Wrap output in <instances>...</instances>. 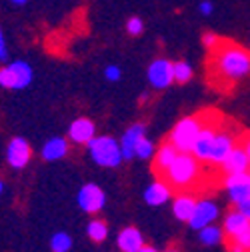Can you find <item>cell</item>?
<instances>
[{"label":"cell","instance_id":"obj_31","mask_svg":"<svg viewBox=\"0 0 250 252\" xmlns=\"http://www.w3.org/2000/svg\"><path fill=\"white\" fill-rule=\"evenodd\" d=\"M244 146L248 152V172H250V134H244Z\"/></svg>","mask_w":250,"mask_h":252},{"label":"cell","instance_id":"obj_3","mask_svg":"<svg viewBox=\"0 0 250 252\" xmlns=\"http://www.w3.org/2000/svg\"><path fill=\"white\" fill-rule=\"evenodd\" d=\"M204 118H206V112L204 114H192V116H184L182 120H178L174 124V128L168 136V140L180 150V152H192L194 148V142L202 130L204 126Z\"/></svg>","mask_w":250,"mask_h":252},{"label":"cell","instance_id":"obj_19","mask_svg":"<svg viewBox=\"0 0 250 252\" xmlns=\"http://www.w3.org/2000/svg\"><path fill=\"white\" fill-rule=\"evenodd\" d=\"M66 152H68V142L60 136H54L42 146V158L44 160H60L62 156H66Z\"/></svg>","mask_w":250,"mask_h":252},{"label":"cell","instance_id":"obj_13","mask_svg":"<svg viewBox=\"0 0 250 252\" xmlns=\"http://www.w3.org/2000/svg\"><path fill=\"white\" fill-rule=\"evenodd\" d=\"M94 136H96V126L90 118H76L68 128V138L76 144H88Z\"/></svg>","mask_w":250,"mask_h":252},{"label":"cell","instance_id":"obj_26","mask_svg":"<svg viewBox=\"0 0 250 252\" xmlns=\"http://www.w3.org/2000/svg\"><path fill=\"white\" fill-rule=\"evenodd\" d=\"M104 76H106V80H110V82H118L120 76H122V70H120L116 64H108V66L104 68Z\"/></svg>","mask_w":250,"mask_h":252},{"label":"cell","instance_id":"obj_25","mask_svg":"<svg viewBox=\"0 0 250 252\" xmlns=\"http://www.w3.org/2000/svg\"><path fill=\"white\" fill-rule=\"evenodd\" d=\"M134 154L138 156V158H150V156H154V146H152V142L146 140V136L140 138V142L136 144Z\"/></svg>","mask_w":250,"mask_h":252},{"label":"cell","instance_id":"obj_35","mask_svg":"<svg viewBox=\"0 0 250 252\" xmlns=\"http://www.w3.org/2000/svg\"><path fill=\"white\" fill-rule=\"evenodd\" d=\"M166 252H178V250H176V248H168Z\"/></svg>","mask_w":250,"mask_h":252},{"label":"cell","instance_id":"obj_9","mask_svg":"<svg viewBox=\"0 0 250 252\" xmlns=\"http://www.w3.org/2000/svg\"><path fill=\"white\" fill-rule=\"evenodd\" d=\"M224 186L228 190V196L234 204L250 198V172H236V174H228L224 178Z\"/></svg>","mask_w":250,"mask_h":252},{"label":"cell","instance_id":"obj_24","mask_svg":"<svg viewBox=\"0 0 250 252\" xmlns=\"http://www.w3.org/2000/svg\"><path fill=\"white\" fill-rule=\"evenodd\" d=\"M126 32L130 36H140L144 32V22H142L140 16H130L126 20Z\"/></svg>","mask_w":250,"mask_h":252},{"label":"cell","instance_id":"obj_36","mask_svg":"<svg viewBox=\"0 0 250 252\" xmlns=\"http://www.w3.org/2000/svg\"><path fill=\"white\" fill-rule=\"evenodd\" d=\"M2 188H4V184H2V180H0V192H2Z\"/></svg>","mask_w":250,"mask_h":252},{"label":"cell","instance_id":"obj_1","mask_svg":"<svg viewBox=\"0 0 250 252\" xmlns=\"http://www.w3.org/2000/svg\"><path fill=\"white\" fill-rule=\"evenodd\" d=\"M208 68L210 78L216 86L230 88L250 76V50L236 42L220 38V42L210 50Z\"/></svg>","mask_w":250,"mask_h":252},{"label":"cell","instance_id":"obj_6","mask_svg":"<svg viewBox=\"0 0 250 252\" xmlns=\"http://www.w3.org/2000/svg\"><path fill=\"white\" fill-rule=\"evenodd\" d=\"M32 66L26 60H12L0 66V86L6 90H22L32 82Z\"/></svg>","mask_w":250,"mask_h":252},{"label":"cell","instance_id":"obj_21","mask_svg":"<svg viewBox=\"0 0 250 252\" xmlns=\"http://www.w3.org/2000/svg\"><path fill=\"white\" fill-rule=\"evenodd\" d=\"M192 66L188 64L186 60H178V62H174V82H178V84H186L190 78H192Z\"/></svg>","mask_w":250,"mask_h":252},{"label":"cell","instance_id":"obj_29","mask_svg":"<svg viewBox=\"0 0 250 252\" xmlns=\"http://www.w3.org/2000/svg\"><path fill=\"white\" fill-rule=\"evenodd\" d=\"M198 12L202 16H210L214 12V4L210 2V0H200V2H198Z\"/></svg>","mask_w":250,"mask_h":252},{"label":"cell","instance_id":"obj_16","mask_svg":"<svg viewBox=\"0 0 250 252\" xmlns=\"http://www.w3.org/2000/svg\"><path fill=\"white\" fill-rule=\"evenodd\" d=\"M116 244H118V248L122 252H138L144 246V236H142V232L138 228L126 226L124 230H120Z\"/></svg>","mask_w":250,"mask_h":252},{"label":"cell","instance_id":"obj_23","mask_svg":"<svg viewBox=\"0 0 250 252\" xmlns=\"http://www.w3.org/2000/svg\"><path fill=\"white\" fill-rule=\"evenodd\" d=\"M50 248L52 252H68L72 248V238L66 232H56L50 238Z\"/></svg>","mask_w":250,"mask_h":252},{"label":"cell","instance_id":"obj_14","mask_svg":"<svg viewBox=\"0 0 250 252\" xmlns=\"http://www.w3.org/2000/svg\"><path fill=\"white\" fill-rule=\"evenodd\" d=\"M178 148L168 140V142H164L158 150L154 152V172H156V176H162L168 168H170V164L176 160V156H178Z\"/></svg>","mask_w":250,"mask_h":252},{"label":"cell","instance_id":"obj_33","mask_svg":"<svg viewBox=\"0 0 250 252\" xmlns=\"http://www.w3.org/2000/svg\"><path fill=\"white\" fill-rule=\"evenodd\" d=\"M138 252H158V250H156V248H152V246H146V244H144V246H142Z\"/></svg>","mask_w":250,"mask_h":252},{"label":"cell","instance_id":"obj_4","mask_svg":"<svg viewBox=\"0 0 250 252\" xmlns=\"http://www.w3.org/2000/svg\"><path fill=\"white\" fill-rule=\"evenodd\" d=\"M242 134L234 132L230 128V124H218L216 130H214V136H212V142H210V154H208L206 164L220 166L224 162V158L230 154V150L240 142V136Z\"/></svg>","mask_w":250,"mask_h":252},{"label":"cell","instance_id":"obj_34","mask_svg":"<svg viewBox=\"0 0 250 252\" xmlns=\"http://www.w3.org/2000/svg\"><path fill=\"white\" fill-rule=\"evenodd\" d=\"M10 2H12V4H16V6H22V4H26V2H28V0H10Z\"/></svg>","mask_w":250,"mask_h":252},{"label":"cell","instance_id":"obj_27","mask_svg":"<svg viewBox=\"0 0 250 252\" xmlns=\"http://www.w3.org/2000/svg\"><path fill=\"white\" fill-rule=\"evenodd\" d=\"M218 42H220V36H216L214 32H206V34H202V44H204L206 50H212Z\"/></svg>","mask_w":250,"mask_h":252},{"label":"cell","instance_id":"obj_8","mask_svg":"<svg viewBox=\"0 0 250 252\" xmlns=\"http://www.w3.org/2000/svg\"><path fill=\"white\" fill-rule=\"evenodd\" d=\"M106 194L102 192V188L96 184H84L78 192V206L88 212V214H96L104 208Z\"/></svg>","mask_w":250,"mask_h":252},{"label":"cell","instance_id":"obj_20","mask_svg":"<svg viewBox=\"0 0 250 252\" xmlns=\"http://www.w3.org/2000/svg\"><path fill=\"white\" fill-rule=\"evenodd\" d=\"M222 234H224V232L218 228V226H214V222H212V224L200 228L198 238H200L202 244H206V246H214V244H218V242L222 240Z\"/></svg>","mask_w":250,"mask_h":252},{"label":"cell","instance_id":"obj_22","mask_svg":"<svg viewBox=\"0 0 250 252\" xmlns=\"http://www.w3.org/2000/svg\"><path fill=\"white\" fill-rule=\"evenodd\" d=\"M86 232L94 242H104L106 236H108V226L102 222V220H92V222L88 224V228H86Z\"/></svg>","mask_w":250,"mask_h":252},{"label":"cell","instance_id":"obj_10","mask_svg":"<svg viewBox=\"0 0 250 252\" xmlns=\"http://www.w3.org/2000/svg\"><path fill=\"white\" fill-rule=\"evenodd\" d=\"M220 170H222L224 176L236 174V172H246V170H248V152H246L244 140H240V142L230 150V154L224 158V162L220 164Z\"/></svg>","mask_w":250,"mask_h":252},{"label":"cell","instance_id":"obj_15","mask_svg":"<svg viewBox=\"0 0 250 252\" xmlns=\"http://www.w3.org/2000/svg\"><path fill=\"white\" fill-rule=\"evenodd\" d=\"M144 132H146V126L144 124H132L130 128H126V132L122 134L120 148H122V156L126 160H130L132 156H134L136 144L140 142V138H144Z\"/></svg>","mask_w":250,"mask_h":252},{"label":"cell","instance_id":"obj_5","mask_svg":"<svg viewBox=\"0 0 250 252\" xmlns=\"http://www.w3.org/2000/svg\"><path fill=\"white\" fill-rule=\"evenodd\" d=\"M88 150H90L92 160L106 168L118 166L124 158L118 140H114L112 136H94L88 142Z\"/></svg>","mask_w":250,"mask_h":252},{"label":"cell","instance_id":"obj_2","mask_svg":"<svg viewBox=\"0 0 250 252\" xmlns=\"http://www.w3.org/2000/svg\"><path fill=\"white\" fill-rule=\"evenodd\" d=\"M202 164L192 152H178L176 160L170 164V168L160 176L170 188L178 192H184L192 188L198 180H200V172H202Z\"/></svg>","mask_w":250,"mask_h":252},{"label":"cell","instance_id":"obj_28","mask_svg":"<svg viewBox=\"0 0 250 252\" xmlns=\"http://www.w3.org/2000/svg\"><path fill=\"white\" fill-rule=\"evenodd\" d=\"M8 60V46H6V38H4V32H2V28H0V62H4Z\"/></svg>","mask_w":250,"mask_h":252},{"label":"cell","instance_id":"obj_12","mask_svg":"<svg viewBox=\"0 0 250 252\" xmlns=\"http://www.w3.org/2000/svg\"><path fill=\"white\" fill-rule=\"evenodd\" d=\"M216 218H218V208H216V204L210 202V200H198V202H196V208H194V214H192V218H190L188 224H190V228L200 230V228L212 224Z\"/></svg>","mask_w":250,"mask_h":252},{"label":"cell","instance_id":"obj_18","mask_svg":"<svg viewBox=\"0 0 250 252\" xmlns=\"http://www.w3.org/2000/svg\"><path fill=\"white\" fill-rule=\"evenodd\" d=\"M196 198L194 196H190V194H182L180 192V196H176V200H174V204H172V210H174V216L178 218V220H184V222H190V218H192V214H194V208H196Z\"/></svg>","mask_w":250,"mask_h":252},{"label":"cell","instance_id":"obj_11","mask_svg":"<svg viewBox=\"0 0 250 252\" xmlns=\"http://www.w3.org/2000/svg\"><path fill=\"white\" fill-rule=\"evenodd\" d=\"M30 156H32V150H30V144L24 138H12L8 148H6V160L12 168H24L30 162Z\"/></svg>","mask_w":250,"mask_h":252},{"label":"cell","instance_id":"obj_7","mask_svg":"<svg viewBox=\"0 0 250 252\" xmlns=\"http://www.w3.org/2000/svg\"><path fill=\"white\" fill-rule=\"evenodd\" d=\"M148 82L156 88V90H164L174 82V62L166 60V58H156L150 62V66L146 70Z\"/></svg>","mask_w":250,"mask_h":252},{"label":"cell","instance_id":"obj_32","mask_svg":"<svg viewBox=\"0 0 250 252\" xmlns=\"http://www.w3.org/2000/svg\"><path fill=\"white\" fill-rule=\"evenodd\" d=\"M228 248H230V252H246L242 246H236V244H230Z\"/></svg>","mask_w":250,"mask_h":252},{"label":"cell","instance_id":"obj_17","mask_svg":"<svg viewBox=\"0 0 250 252\" xmlns=\"http://www.w3.org/2000/svg\"><path fill=\"white\" fill-rule=\"evenodd\" d=\"M170 196H172V188H170L162 178H158L156 182H152V184L146 188V192H144V200H146V204H150V206H160V204H164L166 200H170Z\"/></svg>","mask_w":250,"mask_h":252},{"label":"cell","instance_id":"obj_30","mask_svg":"<svg viewBox=\"0 0 250 252\" xmlns=\"http://www.w3.org/2000/svg\"><path fill=\"white\" fill-rule=\"evenodd\" d=\"M234 206H236V208L250 220V198H246V200H242V202H238V204H234Z\"/></svg>","mask_w":250,"mask_h":252}]
</instances>
